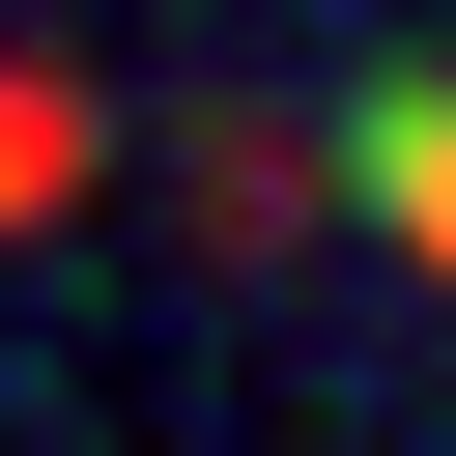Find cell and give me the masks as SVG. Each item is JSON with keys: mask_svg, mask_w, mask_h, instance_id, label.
Listing matches in <instances>:
<instances>
[{"mask_svg": "<svg viewBox=\"0 0 456 456\" xmlns=\"http://www.w3.org/2000/svg\"><path fill=\"white\" fill-rule=\"evenodd\" d=\"M370 171H399V228H456V114H370Z\"/></svg>", "mask_w": 456, "mask_h": 456, "instance_id": "cell-1", "label": "cell"}]
</instances>
